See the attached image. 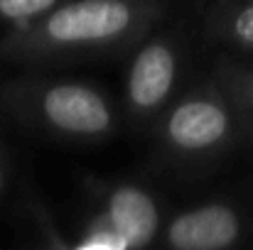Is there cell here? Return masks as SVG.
Returning <instances> with one entry per match:
<instances>
[{
  "instance_id": "1",
  "label": "cell",
  "mask_w": 253,
  "mask_h": 250,
  "mask_svg": "<svg viewBox=\"0 0 253 250\" xmlns=\"http://www.w3.org/2000/svg\"><path fill=\"white\" fill-rule=\"evenodd\" d=\"M155 17L145 0H67L25 22L10 39L20 57L106 52L135 39Z\"/></svg>"
},
{
  "instance_id": "2",
  "label": "cell",
  "mask_w": 253,
  "mask_h": 250,
  "mask_svg": "<svg viewBox=\"0 0 253 250\" xmlns=\"http://www.w3.org/2000/svg\"><path fill=\"white\" fill-rule=\"evenodd\" d=\"M32 115L49 130L72 138H103L113 128V110L103 93L77 81H54L27 91Z\"/></svg>"
},
{
  "instance_id": "3",
  "label": "cell",
  "mask_w": 253,
  "mask_h": 250,
  "mask_svg": "<svg viewBox=\"0 0 253 250\" xmlns=\"http://www.w3.org/2000/svg\"><path fill=\"white\" fill-rule=\"evenodd\" d=\"M234 133L229 103L216 93H189L165 115L163 138L174 155L202 157L219 152Z\"/></svg>"
},
{
  "instance_id": "4",
  "label": "cell",
  "mask_w": 253,
  "mask_h": 250,
  "mask_svg": "<svg viewBox=\"0 0 253 250\" xmlns=\"http://www.w3.org/2000/svg\"><path fill=\"white\" fill-rule=\"evenodd\" d=\"M101 226L103 228L93 231V236L82 246L143 248L150 246L160 231V209L145 189L121 184L106 199Z\"/></svg>"
},
{
  "instance_id": "5",
  "label": "cell",
  "mask_w": 253,
  "mask_h": 250,
  "mask_svg": "<svg viewBox=\"0 0 253 250\" xmlns=\"http://www.w3.org/2000/svg\"><path fill=\"white\" fill-rule=\"evenodd\" d=\"M179 76V57L168 39H153L138 49L130 62L126 96L135 115H155L174 93Z\"/></svg>"
},
{
  "instance_id": "6",
  "label": "cell",
  "mask_w": 253,
  "mask_h": 250,
  "mask_svg": "<svg viewBox=\"0 0 253 250\" xmlns=\"http://www.w3.org/2000/svg\"><path fill=\"white\" fill-rule=\"evenodd\" d=\"M241 233V214L229 204L211 201L172 218L168 226V246L174 250H224L236 246Z\"/></svg>"
},
{
  "instance_id": "7",
  "label": "cell",
  "mask_w": 253,
  "mask_h": 250,
  "mask_svg": "<svg viewBox=\"0 0 253 250\" xmlns=\"http://www.w3.org/2000/svg\"><path fill=\"white\" fill-rule=\"evenodd\" d=\"M211 20L221 39L253 52V0H226Z\"/></svg>"
},
{
  "instance_id": "8",
  "label": "cell",
  "mask_w": 253,
  "mask_h": 250,
  "mask_svg": "<svg viewBox=\"0 0 253 250\" xmlns=\"http://www.w3.org/2000/svg\"><path fill=\"white\" fill-rule=\"evenodd\" d=\"M62 0H0V17L15 25L32 22L57 7Z\"/></svg>"
},
{
  "instance_id": "9",
  "label": "cell",
  "mask_w": 253,
  "mask_h": 250,
  "mask_svg": "<svg viewBox=\"0 0 253 250\" xmlns=\"http://www.w3.org/2000/svg\"><path fill=\"white\" fill-rule=\"evenodd\" d=\"M231 96L244 113V120L253 128V69H234L231 71Z\"/></svg>"
},
{
  "instance_id": "10",
  "label": "cell",
  "mask_w": 253,
  "mask_h": 250,
  "mask_svg": "<svg viewBox=\"0 0 253 250\" xmlns=\"http://www.w3.org/2000/svg\"><path fill=\"white\" fill-rule=\"evenodd\" d=\"M2 186H5V169L0 165V191H2Z\"/></svg>"
}]
</instances>
